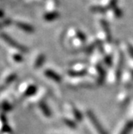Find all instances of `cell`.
Segmentation results:
<instances>
[{"instance_id": "cell-3", "label": "cell", "mask_w": 133, "mask_h": 134, "mask_svg": "<svg viewBox=\"0 0 133 134\" xmlns=\"http://www.w3.org/2000/svg\"><path fill=\"white\" fill-rule=\"evenodd\" d=\"M91 12H95V13H104L106 12V8L101 6H93L91 7Z\"/></svg>"}, {"instance_id": "cell-5", "label": "cell", "mask_w": 133, "mask_h": 134, "mask_svg": "<svg viewBox=\"0 0 133 134\" xmlns=\"http://www.w3.org/2000/svg\"><path fill=\"white\" fill-rule=\"evenodd\" d=\"M47 76H49L50 78H51V79H53V80H56V81H60L61 80V78H60L56 73H54V72H52V71H47Z\"/></svg>"}, {"instance_id": "cell-4", "label": "cell", "mask_w": 133, "mask_h": 134, "mask_svg": "<svg viewBox=\"0 0 133 134\" xmlns=\"http://www.w3.org/2000/svg\"><path fill=\"white\" fill-rule=\"evenodd\" d=\"M39 106H40V109L43 111V113H44V115H45L46 116H51V111H50V109L47 107L46 104H41Z\"/></svg>"}, {"instance_id": "cell-1", "label": "cell", "mask_w": 133, "mask_h": 134, "mask_svg": "<svg viewBox=\"0 0 133 134\" xmlns=\"http://www.w3.org/2000/svg\"><path fill=\"white\" fill-rule=\"evenodd\" d=\"M88 117H89L90 120L91 121V123L95 125V128L96 129V130L99 132V133L100 134H107V132L103 129V128L101 125V124L99 122L98 119L96 118V116L94 115V113H91V111H88Z\"/></svg>"}, {"instance_id": "cell-2", "label": "cell", "mask_w": 133, "mask_h": 134, "mask_svg": "<svg viewBox=\"0 0 133 134\" xmlns=\"http://www.w3.org/2000/svg\"><path fill=\"white\" fill-rule=\"evenodd\" d=\"M100 23H101V27L106 35V37L107 38L108 41H111V39H112V34H111V31H110V28H109V25H108V23L107 21L105 20H100Z\"/></svg>"}, {"instance_id": "cell-7", "label": "cell", "mask_w": 133, "mask_h": 134, "mask_svg": "<svg viewBox=\"0 0 133 134\" xmlns=\"http://www.w3.org/2000/svg\"><path fill=\"white\" fill-rule=\"evenodd\" d=\"M114 15H115V16L117 18V19H119L120 17H121L122 15H123V12H122V10H120L119 8H114Z\"/></svg>"}, {"instance_id": "cell-8", "label": "cell", "mask_w": 133, "mask_h": 134, "mask_svg": "<svg viewBox=\"0 0 133 134\" xmlns=\"http://www.w3.org/2000/svg\"><path fill=\"white\" fill-rule=\"evenodd\" d=\"M104 61H105V64H107L108 66H111L112 65V59H111V57L107 55L105 57V59H104Z\"/></svg>"}, {"instance_id": "cell-9", "label": "cell", "mask_w": 133, "mask_h": 134, "mask_svg": "<svg viewBox=\"0 0 133 134\" xmlns=\"http://www.w3.org/2000/svg\"><path fill=\"white\" fill-rule=\"evenodd\" d=\"M128 52L130 53V55L133 57V46L131 44H128Z\"/></svg>"}, {"instance_id": "cell-6", "label": "cell", "mask_w": 133, "mask_h": 134, "mask_svg": "<svg viewBox=\"0 0 133 134\" xmlns=\"http://www.w3.org/2000/svg\"><path fill=\"white\" fill-rule=\"evenodd\" d=\"M132 128H133V122L128 123V124L125 126V128L124 129V130L122 131L121 134H128V132L132 129Z\"/></svg>"}]
</instances>
